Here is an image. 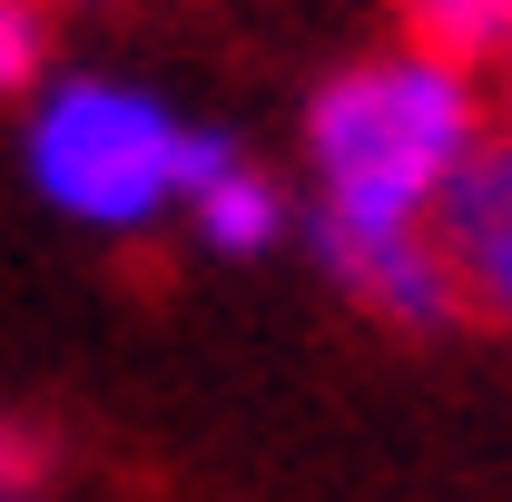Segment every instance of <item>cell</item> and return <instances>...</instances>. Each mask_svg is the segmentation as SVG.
Returning a JSON list of instances; mask_svg holds the SVG:
<instances>
[{
	"mask_svg": "<svg viewBox=\"0 0 512 502\" xmlns=\"http://www.w3.org/2000/svg\"><path fill=\"white\" fill-rule=\"evenodd\" d=\"M493 69H503V109H512V50H503V60H493Z\"/></svg>",
	"mask_w": 512,
	"mask_h": 502,
	"instance_id": "obj_9",
	"label": "cell"
},
{
	"mask_svg": "<svg viewBox=\"0 0 512 502\" xmlns=\"http://www.w3.org/2000/svg\"><path fill=\"white\" fill-rule=\"evenodd\" d=\"M0 493H50V434L0 414Z\"/></svg>",
	"mask_w": 512,
	"mask_h": 502,
	"instance_id": "obj_8",
	"label": "cell"
},
{
	"mask_svg": "<svg viewBox=\"0 0 512 502\" xmlns=\"http://www.w3.org/2000/svg\"><path fill=\"white\" fill-rule=\"evenodd\" d=\"M50 10H79V0H50Z\"/></svg>",
	"mask_w": 512,
	"mask_h": 502,
	"instance_id": "obj_11",
	"label": "cell"
},
{
	"mask_svg": "<svg viewBox=\"0 0 512 502\" xmlns=\"http://www.w3.org/2000/svg\"><path fill=\"white\" fill-rule=\"evenodd\" d=\"M0 502H50V493H0Z\"/></svg>",
	"mask_w": 512,
	"mask_h": 502,
	"instance_id": "obj_10",
	"label": "cell"
},
{
	"mask_svg": "<svg viewBox=\"0 0 512 502\" xmlns=\"http://www.w3.org/2000/svg\"><path fill=\"white\" fill-rule=\"evenodd\" d=\"M286 227H296V207H286V188L256 168L247 148L207 178V188L188 197V237L207 256H227V266H256V256H276L286 247Z\"/></svg>",
	"mask_w": 512,
	"mask_h": 502,
	"instance_id": "obj_5",
	"label": "cell"
},
{
	"mask_svg": "<svg viewBox=\"0 0 512 502\" xmlns=\"http://www.w3.org/2000/svg\"><path fill=\"white\" fill-rule=\"evenodd\" d=\"M434 237L453 256V286H463V315H493L512 325V138H483L473 168L444 188L434 207Z\"/></svg>",
	"mask_w": 512,
	"mask_h": 502,
	"instance_id": "obj_4",
	"label": "cell"
},
{
	"mask_svg": "<svg viewBox=\"0 0 512 502\" xmlns=\"http://www.w3.org/2000/svg\"><path fill=\"white\" fill-rule=\"evenodd\" d=\"M237 158V138L178 119L158 89H138L119 69H60L30 128H20V168L40 207H60L89 237H148L168 217H188V197Z\"/></svg>",
	"mask_w": 512,
	"mask_h": 502,
	"instance_id": "obj_2",
	"label": "cell"
},
{
	"mask_svg": "<svg viewBox=\"0 0 512 502\" xmlns=\"http://www.w3.org/2000/svg\"><path fill=\"white\" fill-rule=\"evenodd\" d=\"M50 79H60V10L0 0V99H40Z\"/></svg>",
	"mask_w": 512,
	"mask_h": 502,
	"instance_id": "obj_7",
	"label": "cell"
},
{
	"mask_svg": "<svg viewBox=\"0 0 512 502\" xmlns=\"http://www.w3.org/2000/svg\"><path fill=\"white\" fill-rule=\"evenodd\" d=\"M483 89L444 50H375L306 109V178L325 227H434L444 188L483 148Z\"/></svg>",
	"mask_w": 512,
	"mask_h": 502,
	"instance_id": "obj_1",
	"label": "cell"
},
{
	"mask_svg": "<svg viewBox=\"0 0 512 502\" xmlns=\"http://www.w3.org/2000/svg\"><path fill=\"white\" fill-rule=\"evenodd\" d=\"M404 30H414V50L483 69L512 50V0H404Z\"/></svg>",
	"mask_w": 512,
	"mask_h": 502,
	"instance_id": "obj_6",
	"label": "cell"
},
{
	"mask_svg": "<svg viewBox=\"0 0 512 502\" xmlns=\"http://www.w3.org/2000/svg\"><path fill=\"white\" fill-rule=\"evenodd\" d=\"M306 237H316V266L375 325L434 335V325L463 315V286H453V256L434 227H325V217H306Z\"/></svg>",
	"mask_w": 512,
	"mask_h": 502,
	"instance_id": "obj_3",
	"label": "cell"
}]
</instances>
